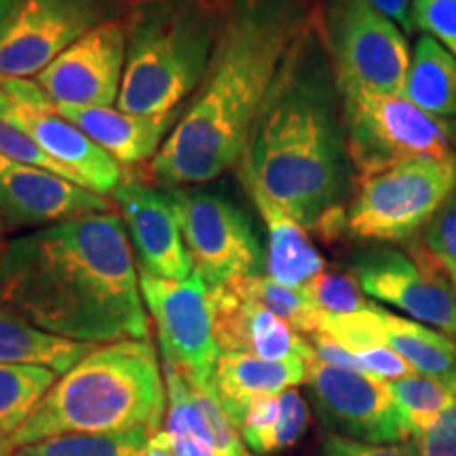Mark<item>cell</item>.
Returning a JSON list of instances; mask_svg holds the SVG:
<instances>
[{
    "label": "cell",
    "mask_w": 456,
    "mask_h": 456,
    "mask_svg": "<svg viewBox=\"0 0 456 456\" xmlns=\"http://www.w3.org/2000/svg\"><path fill=\"white\" fill-rule=\"evenodd\" d=\"M235 171L243 186L260 188L319 241L349 237L346 208L357 178L338 78L317 24L283 60Z\"/></svg>",
    "instance_id": "1"
},
{
    "label": "cell",
    "mask_w": 456,
    "mask_h": 456,
    "mask_svg": "<svg viewBox=\"0 0 456 456\" xmlns=\"http://www.w3.org/2000/svg\"><path fill=\"white\" fill-rule=\"evenodd\" d=\"M0 306L60 338L108 345L151 332L121 214L28 231L0 254Z\"/></svg>",
    "instance_id": "2"
},
{
    "label": "cell",
    "mask_w": 456,
    "mask_h": 456,
    "mask_svg": "<svg viewBox=\"0 0 456 456\" xmlns=\"http://www.w3.org/2000/svg\"><path fill=\"white\" fill-rule=\"evenodd\" d=\"M322 0H214L218 37L208 74L144 178L199 186L235 169L289 49L317 24Z\"/></svg>",
    "instance_id": "3"
},
{
    "label": "cell",
    "mask_w": 456,
    "mask_h": 456,
    "mask_svg": "<svg viewBox=\"0 0 456 456\" xmlns=\"http://www.w3.org/2000/svg\"><path fill=\"white\" fill-rule=\"evenodd\" d=\"M167 387L151 338L98 345L57 379L9 450L64 436L161 431Z\"/></svg>",
    "instance_id": "4"
},
{
    "label": "cell",
    "mask_w": 456,
    "mask_h": 456,
    "mask_svg": "<svg viewBox=\"0 0 456 456\" xmlns=\"http://www.w3.org/2000/svg\"><path fill=\"white\" fill-rule=\"evenodd\" d=\"M127 55L117 108L165 114L184 108L212 61L218 37L214 0H142L125 15Z\"/></svg>",
    "instance_id": "5"
},
{
    "label": "cell",
    "mask_w": 456,
    "mask_h": 456,
    "mask_svg": "<svg viewBox=\"0 0 456 456\" xmlns=\"http://www.w3.org/2000/svg\"><path fill=\"white\" fill-rule=\"evenodd\" d=\"M346 146L355 178L383 174L419 159L456 155L452 123L431 117L403 95L338 85Z\"/></svg>",
    "instance_id": "6"
},
{
    "label": "cell",
    "mask_w": 456,
    "mask_h": 456,
    "mask_svg": "<svg viewBox=\"0 0 456 456\" xmlns=\"http://www.w3.org/2000/svg\"><path fill=\"white\" fill-rule=\"evenodd\" d=\"M456 192V155L419 159L357 180L346 208L349 237L408 243Z\"/></svg>",
    "instance_id": "7"
},
{
    "label": "cell",
    "mask_w": 456,
    "mask_h": 456,
    "mask_svg": "<svg viewBox=\"0 0 456 456\" xmlns=\"http://www.w3.org/2000/svg\"><path fill=\"white\" fill-rule=\"evenodd\" d=\"M317 28L338 85L403 95L412 53L395 21L370 0H322Z\"/></svg>",
    "instance_id": "8"
},
{
    "label": "cell",
    "mask_w": 456,
    "mask_h": 456,
    "mask_svg": "<svg viewBox=\"0 0 456 456\" xmlns=\"http://www.w3.org/2000/svg\"><path fill=\"white\" fill-rule=\"evenodd\" d=\"M180 222L192 271L209 288L265 275V252L252 222L235 201L199 186L163 188Z\"/></svg>",
    "instance_id": "9"
},
{
    "label": "cell",
    "mask_w": 456,
    "mask_h": 456,
    "mask_svg": "<svg viewBox=\"0 0 456 456\" xmlns=\"http://www.w3.org/2000/svg\"><path fill=\"white\" fill-rule=\"evenodd\" d=\"M127 11L123 0H15L0 21V78H37L85 34Z\"/></svg>",
    "instance_id": "10"
},
{
    "label": "cell",
    "mask_w": 456,
    "mask_h": 456,
    "mask_svg": "<svg viewBox=\"0 0 456 456\" xmlns=\"http://www.w3.org/2000/svg\"><path fill=\"white\" fill-rule=\"evenodd\" d=\"M408 252L395 248L366 249L353 262V275L363 294L387 302L419 323L456 340V289L446 273L425 252L419 237Z\"/></svg>",
    "instance_id": "11"
},
{
    "label": "cell",
    "mask_w": 456,
    "mask_h": 456,
    "mask_svg": "<svg viewBox=\"0 0 456 456\" xmlns=\"http://www.w3.org/2000/svg\"><path fill=\"white\" fill-rule=\"evenodd\" d=\"M138 273L142 298L155 319L163 362L182 370L197 383L209 385L220 357L209 285L195 271L182 281Z\"/></svg>",
    "instance_id": "12"
},
{
    "label": "cell",
    "mask_w": 456,
    "mask_h": 456,
    "mask_svg": "<svg viewBox=\"0 0 456 456\" xmlns=\"http://www.w3.org/2000/svg\"><path fill=\"white\" fill-rule=\"evenodd\" d=\"M315 406L330 427L349 440L391 446L410 440L391 387L374 376L330 368L313 359L306 372Z\"/></svg>",
    "instance_id": "13"
},
{
    "label": "cell",
    "mask_w": 456,
    "mask_h": 456,
    "mask_svg": "<svg viewBox=\"0 0 456 456\" xmlns=\"http://www.w3.org/2000/svg\"><path fill=\"white\" fill-rule=\"evenodd\" d=\"M127 34L125 17L85 34L37 77L55 104L117 106L121 95Z\"/></svg>",
    "instance_id": "14"
},
{
    "label": "cell",
    "mask_w": 456,
    "mask_h": 456,
    "mask_svg": "<svg viewBox=\"0 0 456 456\" xmlns=\"http://www.w3.org/2000/svg\"><path fill=\"white\" fill-rule=\"evenodd\" d=\"M112 201L129 231L138 271L171 281L192 275L180 222L163 188L125 169L123 180L112 191Z\"/></svg>",
    "instance_id": "15"
},
{
    "label": "cell",
    "mask_w": 456,
    "mask_h": 456,
    "mask_svg": "<svg viewBox=\"0 0 456 456\" xmlns=\"http://www.w3.org/2000/svg\"><path fill=\"white\" fill-rule=\"evenodd\" d=\"M114 201L53 171L0 155V218L7 232L37 231L87 214H112Z\"/></svg>",
    "instance_id": "16"
},
{
    "label": "cell",
    "mask_w": 456,
    "mask_h": 456,
    "mask_svg": "<svg viewBox=\"0 0 456 456\" xmlns=\"http://www.w3.org/2000/svg\"><path fill=\"white\" fill-rule=\"evenodd\" d=\"M209 302L220 353H249L266 362L315 359L309 340L258 300L243 294L232 281L209 288Z\"/></svg>",
    "instance_id": "17"
},
{
    "label": "cell",
    "mask_w": 456,
    "mask_h": 456,
    "mask_svg": "<svg viewBox=\"0 0 456 456\" xmlns=\"http://www.w3.org/2000/svg\"><path fill=\"white\" fill-rule=\"evenodd\" d=\"M51 106L127 169L151 163L157 157L184 110L178 108L165 114H131L118 110L117 106H70L55 104L53 100Z\"/></svg>",
    "instance_id": "18"
},
{
    "label": "cell",
    "mask_w": 456,
    "mask_h": 456,
    "mask_svg": "<svg viewBox=\"0 0 456 456\" xmlns=\"http://www.w3.org/2000/svg\"><path fill=\"white\" fill-rule=\"evenodd\" d=\"M306 359H285V362H266L249 353H220L212 376V389L224 406L226 414L239 427L245 408L258 395H279L306 383L309 372Z\"/></svg>",
    "instance_id": "19"
},
{
    "label": "cell",
    "mask_w": 456,
    "mask_h": 456,
    "mask_svg": "<svg viewBox=\"0 0 456 456\" xmlns=\"http://www.w3.org/2000/svg\"><path fill=\"white\" fill-rule=\"evenodd\" d=\"M256 209L262 216L266 226V256L265 271L273 281L289 285V288H305L313 277L326 271V258L319 254L313 243L311 232L300 222H296L283 208L266 197L260 188L243 186Z\"/></svg>",
    "instance_id": "20"
},
{
    "label": "cell",
    "mask_w": 456,
    "mask_h": 456,
    "mask_svg": "<svg viewBox=\"0 0 456 456\" xmlns=\"http://www.w3.org/2000/svg\"><path fill=\"white\" fill-rule=\"evenodd\" d=\"M403 98L431 117L456 121V57L427 34L414 45Z\"/></svg>",
    "instance_id": "21"
},
{
    "label": "cell",
    "mask_w": 456,
    "mask_h": 456,
    "mask_svg": "<svg viewBox=\"0 0 456 456\" xmlns=\"http://www.w3.org/2000/svg\"><path fill=\"white\" fill-rule=\"evenodd\" d=\"M95 346L43 332L0 306V363L43 366L61 376Z\"/></svg>",
    "instance_id": "22"
},
{
    "label": "cell",
    "mask_w": 456,
    "mask_h": 456,
    "mask_svg": "<svg viewBox=\"0 0 456 456\" xmlns=\"http://www.w3.org/2000/svg\"><path fill=\"white\" fill-rule=\"evenodd\" d=\"M385 342L416 374L456 383V340L436 328L380 309Z\"/></svg>",
    "instance_id": "23"
},
{
    "label": "cell",
    "mask_w": 456,
    "mask_h": 456,
    "mask_svg": "<svg viewBox=\"0 0 456 456\" xmlns=\"http://www.w3.org/2000/svg\"><path fill=\"white\" fill-rule=\"evenodd\" d=\"M60 374L43 366L0 363V456H9L11 437L57 383Z\"/></svg>",
    "instance_id": "24"
},
{
    "label": "cell",
    "mask_w": 456,
    "mask_h": 456,
    "mask_svg": "<svg viewBox=\"0 0 456 456\" xmlns=\"http://www.w3.org/2000/svg\"><path fill=\"white\" fill-rule=\"evenodd\" d=\"M408 437H419L456 402V383L408 374L389 383Z\"/></svg>",
    "instance_id": "25"
},
{
    "label": "cell",
    "mask_w": 456,
    "mask_h": 456,
    "mask_svg": "<svg viewBox=\"0 0 456 456\" xmlns=\"http://www.w3.org/2000/svg\"><path fill=\"white\" fill-rule=\"evenodd\" d=\"M248 294L249 298L258 300L262 306H266L271 313H275L279 319L289 323L296 332L311 336L319 332L322 326V311L313 305L309 296H306L305 288H289V285H281L273 281L266 275H254V277H241L232 281Z\"/></svg>",
    "instance_id": "26"
},
{
    "label": "cell",
    "mask_w": 456,
    "mask_h": 456,
    "mask_svg": "<svg viewBox=\"0 0 456 456\" xmlns=\"http://www.w3.org/2000/svg\"><path fill=\"white\" fill-rule=\"evenodd\" d=\"M146 429L127 433H106V436H64L32 444L43 456H146Z\"/></svg>",
    "instance_id": "27"
},
{
    "label": "cell",
    "mask_w": 456,
    "mask_h": 456,
    "mask_svg": "<svg viewBox=\"0 0 456 456\" xmlns=\"http://www.w3.org/2000/svg\"><path fill=\"white\" fill-rule=\"evenodd\" d=\"M305 292L313 305L326 315H349L372 309V302L363 298L355 275L338 271H323L305 285Z\"/></svg>",
    "instance_id": "28"
},
{
    "label": "cell",
    "mask_w": 456,
    "mask_h": 456,
    "mask_svg": "<svg viewBox=\"0 0 456 456\" xmlns=\"http://www.w3.org/2000/svg\"><path fill=\"white\" fill-rule=\"evenodd\" d=\"M184 376L188 379V385H191L197 406L201 408L205 419H208L209 433H212L214 456H249L241 433H239L235 423L231 420V416L226 414V410L220 403L212 385L197 383V380L191 379L188 374Z\"/></svg>",
    "instance_id": "29"
},
{
    "label": "cell",
    "mask_w": 456,
    "mask_h": 456,
    "mask_svg": "<svg viewBox=\"0 0 456 456\" xmlns=\"http://www.w3.org/2000/svg\"><path fill=\"white\" fill-rule=\"evenodd\" d=\"M419 241L425 252L440 265L456 289V192L437 209Z\"/></svg>",
    "instance_id": "30"
},
{
    "label": "cell",
    "mask_w": 456,
    "mask_h": 456,
    "mask_svg": "<svg viewBox=\"0 0 456 456\" xmlns=\"http://www.w3.org/2000/svg\"><path fill=\"white\" fill-rule=\"evenodd\" d=\"M0 155L13 159L17 163L34 165V167L53 171V174L61 175V178L81 184V180H78L70 169L64 167L61 163H57L55 159H51L30 135H26L24 131L17 129L15 125L3 121V118H0Z\"/></svg>",
    "instance_id": "31"
},
{
    "label": "cell",
    "mask_w": 456,
    "mask_h": 456,
    "mask_svg": "<svg viewBox=\"0 0 456 456\" xmlns=\"http://www.w3.org/2000/svg\"><path fill=\"white\" fill-rule=\"evenodd\" d=\"M412 20L456 57V0H412Z\"/></svg>",
    "instance_id": "32"
},
{
    "label": "cell",
    "mask_w": 456,
    "mask_h": 456,
    "mask_svg": "<svg viewBox=\"0 0 456 456\" xmlns=\"http://www.w3.org/2000/svg\"><path fill=\"white\" fill-rule=\"evenodd\" d=\"M309 419V408H306V402L298 391L288 389L279 393V420L275 427V437H273L275 452L294 446L305 436Z\"/></svg>",
    "instance_id": "33"
},
{
    "label": "cell",
    "mask_w": 456,
    "mask_h": 456,
    "mask_svg": "<svg viewBox=\"0 0 456 456\" xmlns=\"http://www.w3.org/2000/svg\"><path fill=\"white\" fill-rule=\"evenodd\" d=\"M419 456H456V402L416 437Z\"/></svg>",
    "instance_id": "34"
},
{
    "label": "cell",
    "mask_w": 456,
    "mask_h": 456,
    "mask_svg": "<svg viewBox=\"0 0 456 456\" xmlns=\"http://www.w3.org/2000/svg\"><path fill=\"white\" fill-rule=\"evenodd\" d=\"M322 456H419L414 442L374 446L342 436H330L322 446Z\"/></svg>",
    "instance_id": "35"
},
{
    "label": "cell",
    "mask_w": 456,
    "mask_h": 456,
    "mask_svg": "<svg viewBox=\"0 0 456 456\" xmlns=\"http://www.w3.org/2000/svg\"><path fill=\"white\" fill-rule=\"evenodd\" d=\"M309 342L315 351V359L317 362L326 363L330 368H338V370H346V372H355V374H363V376H372L366 370L359 359L353 355L349 349L336 342L332 336H328L326 332H315L309 336Z\"/></svg>",
    "instance_id": "36"
},
{
    "label": "cell",
    "mask_w": 456,
    "mask_h": 456,
    "mask_svg": "<svg viewBox=\"0 0 456 456\" xmlns=\"http://www.w3.org/2000/svg\"><path fill=\"white\" fill-rule=\"evenodd\" d=\"M380 13H385L391 21L406 32H414L412 20V0H370Z\"/></svg>",
    "instance_id": "37"
},
{
    "label": "cell",
    "mask_w": 456,
    "mask_h": 456,
    "mask_svg": "<svg viewBox=\"0 0 456 456\" xmlns=\"http://www.w3.org/2000/svg\"><path fill=\"white\" fill-rule=\"evenodd\" d=\"M171 440L175 444L178 456H214L212 444L199 440V437L191 436V433H171Z\"/></svg>",
    "instance_id": "38"
},
{
    "label": "cell",
    "mask_w": 456,
    "mask_h": 456,
    "mask_svg": "<svg viewBox=\"0 0 456 456\" xmlns=\"http://www.w3.org/2000/svg\"><path fill=\"white\" fill-rule=\"evenodd\" d=\"M146 456H178V450H175V444L171 440L167 429L152 433V436L148 437Z\"/></svg>",
    "instance_id": "39"
},
{
    "label": "cell",
    "mask_w": 456,
    "mask_h": 456,
    "mask_svg": "<svg viewBox=\"0 0 456 456\" xmlns=\"http://www.w3.org/2000/svg\"><path fill=\"white\" fill-rule=\"evenodd\" d=\"M9 456H43V454H38L37 450H34L32 446H24V448L13 450V452H11Z\"/></svg>",
    "instance_id": "40"
},
{
    "label": "cell",
    "mask_w": 456,
    "mask_h": 456,
    "mask_svg": "<svg viewBox=\"0 0 456 456\" xmlns=\"http://www.w3.org/2000/svg\"><path fill=\"white\" fill-rule=\"evenodd\" d=\"M15 0H0V21H3V17L9 13V9L13 7Z\"/></svg>",
    "instance_id": "41"
},
{
    "label": "cell",
    "mask_w": 456,
    "mask_h": 456,
    "mask_svg": "<svg viewBox=\"0 0 456 456\" xmlns=\"http://www.w3.org/2000/svg\"><path fill=\"white\" fill-rule=\"evenodd\" d=\"M4 232H7V228H4V222L0 218V254H3L4 245H7V241H4Z\"/></svg>",
    "instance_id": "42"
},
{
    "label": "cell",
    "mask_w": 456,
    "mask_h": 456,
    "mask_svg": "<svg viewBox=\"0 0 456 456\" xmlns=\"http://www.w3.org/2000/svg\"><path fill=\"white\" fill-rule=\"evenodd\" d=\"M123 3H125V4H129V7H131V4H135V3H142V0H123Z\"/></svg>",
    "instance_id": "43"
},
{
    "label": "cell",
    "mask_w": 456,
    "mask_h": 456,
    "mask_svg": "<svg viewBox=\"0 0 456 456\" xmlns=\"http://www.w3.org/2000/svg\"><path fill=\"white\" fill-rule=\"evenodd\" d=\"M452 127H454V131H456V121H454V123H452Z\"/></svg>",
    "instance_id": "44"
}]
</instances>
